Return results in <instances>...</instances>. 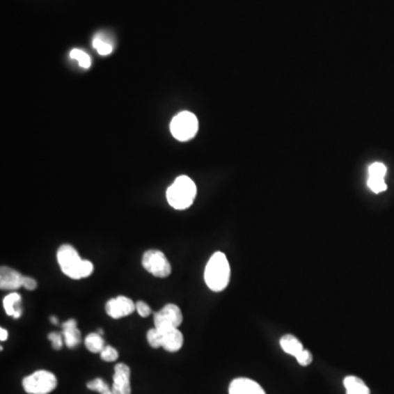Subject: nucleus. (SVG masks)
Wrapping results in <instances>:
<instances>
[{
	"mask_svg": "<svg viewBox=\"0 0 394 394\" xmlns=\"http://www.w3.org/2000/svg\"><path fill=\"white\" fill-rule=\"evenodd\" d=\"M160 331L162 333V342H164L162 347L166 352L175 353V352L181 349L183 342H184V338H183V334H182L179 328L164 329V330Z\"/></svg>",
	"mask_w": 394,
	"mask_h": 394,
	"instance_id": "obj_12",
	"label": "nucleus"
},
{
	"mask_svg": "<svg viewBox=\"0 0 394 394\" xmlns=\"http://www.w3.org/2000/svg\"><path fill=\"white\" fill-rule=\"evenodd\" d=\"M93 45L97 49V53L102 56H107V55H110L112 53V44L108 40H105L102 36H95L93 39Z\"/></svg>",
	"mask_w": 394,
	"mask_h": 394,
	"instance_id": "obj_18",
	"label": "nucleus"
},
{
	"mask_svg": "<svg viewBox=\"0 0 394 394\" xmlns=\"http://www.w3.org/2000/svg\"><path fill=\"white\" fill-rule=\"evenodd\" d=\"M205 283L213 292H223L230 282V265L223 252H216L212 255L205 267Z\"/></svg>",
	"mask_w": 394,
	"mask_h": 394,
	"instance_id": "obj_1",
	"label": "nucleus"
},
{
	"mask_svg": "<svg viewBox=\"0 0 394 394\" xmlns=\"http://www.w3.org/2000/svg\"><path fill=\"white\" fill-rule=\"evenodd\" d=\"M147 340H148L149 345L152 348L162 347V333L159 329L154 328L148 331L147 333Z\"/></svg>",
	"mask_w": 394,
	"mask_h": 394,
	"instance_id": "obj_21",
	"label": "nucleus"
},
{
	"mask_svg": "<svg viewBox=\"0 0 394 394\" xmlns=\"http://www.w3.org/2000/svg\"><path fill=\"white\" fill-rule=\"evenodd\" d=\"M369 177L384 178L386 174V166L381 162L370 164L368 169Z\"/></svg>",
	"mask_w": 394,
	"mask_h": 394,
	"instance_id": "obj_23",
	"label": "nucleus"
},
{
	"mask_svg": "<svg viewBox=\"0 0 394 394\" xmlns=\"http://www.w3.org/2000/svg\"><path fill=\"white\" fill-rule=\"evenodd\" d=\"M62 333L64 336L65 344L68 348H74L81 342V333L78 329L77 321L74 319H70L63 324Z\"/></svg>",
	"mask_w": 394,
	"mask_h": 394,
	"instance_id": "obj_13",
	"label": "nucleus"
},
{
	"mask_svg": "<svg viewBox=\"0 0 394 394\" xmlns=\"http://www.w3.org/2000/svg\"><path fill=\"white\" fill-rule=\"evenodd\" d=\"M22 278L16 269L8 267H1L0 269V288L3 290H17L22 287Z\"/></svg>",
	"mask_w": 394,
	"mask_h": 394,
	"instance_id": "obj_10",
	"label": "nucleus"
},
{
	"mask_svg": "<svg viewBox=\"0 0 394 394\" xmlns=\"http://www.w3.org/2000/svg\"><path fill=\"white\" fill-rule=\"evenodd\" d=\"M112 391L114 394H132L131 369L125 363H118L114 368Z\"/></svg>",
	"mask_w": 394,
	"mask_h": 394,
	"instance_id": "obj_9",
	"label": "nucleus"
},
{
	"mask_svg": "<svg viewBox=\"0 0 394 394\" xmlns=\"http://www.w3.org/2000/svg\"><path fill=\"white\" fill-rule=\"evenodd\" d=\"M367 185L372 192L379 194V193L384 192L386 189V181L384 178L369 177L367 181Z\"/></svg>",
	"mask_w": 394,
	"mask_h": 394,
	"instance_id": "obj_22",
	"label": "nucleus"
},
{
	"mask_svg": "<svg viewBox=\"0 0 394 394\" xmlns=\"http://www.w3.org/2000/svg\"><path fill=\"white\" fill-rule=\"evenodd\" d=\"M296 359H297L298 363L301 365V366H309L310 363H313V354L310 353L307 349H304V351L296 357Z\"/></svg>",
	"mask_w": 394,
	"mask_h": 394,
	"instance_id": "obj_26",
	"label": "nucleus"
},
{
	"mask_svg": "<svg viewBox=\"0 0 394 394\" xmlns=\"http://www.w3.org/2000/svg\"><path fill=\"white\" fill-rule=\"evenodd\" d=\"M57 262L66 276L72 279H81V269L84 260L70 244H63L57 250Z\"/></svg>",
	"mask_w": 394,
	"mask_h": 394,
	"instance_id": "obj_3",
	"label": "nucleus"
},
{
	"mask_svg": "<svg viewBox=\"0 0 394 394\" xmlns=\"http://www.w3.org/2000/svg\"><path fill=\"white\" fill-rule=\"evenodd\" d=\"M170 131L174 139L180 141L192 139L198 131V120L193 113L181 112L172 118Z\"/></svg>",
	"mask_w": 394,
	"mask_h": 394,
	"instance_id": "obj_5",
	"label": "nucleus"
},
{
	"mask_svg": "<svg viewBox=\"0 0 394 394\" xmlns=\"http://www.w3.org/2000/svg\"><path fill=\"white\" fill-rule=\"evenodd\" d=\"M87 388L93 391L99 392L100 394H114L112 388H110L108 384L101 378H95L93 381L88 382Z\"/></svg>",
	"mask_w": 394,
	"mask_h": 394,
	"instance_id": "obj_19",
	"label": "nucleus"
},
{
	"mask_svg": "<svg viewBox=\"0 0 394 394\" xmlns=\"http://www.w3.org/2000/svg\"><path fill=\"white\" fill-rule=\"evenodd\" d=\"M3 309L7 315L13 319H19L22 315V308H21V296L18 292H11L8 296L3 298Z\"/></svg>",
	"mask_w": 394,
	"mask_h": 394,
	"instance_id": "obj_14",
	"label": "nucleus"
},
{
	"mask_svg": "<svg viewBox=\"0 0 394 394\" xmlns=\"http://www.w3.org/2000/svg\"><path fill=\"white\" fill-rule=\"evenodd\" d=\"M229 394H265V391L251 379L237 378L229 386Z\"/></svg>",
	"mask_w": 394,
	"mask_h": 394,
	"instance_id": "obj_11",
	"label": "nucleus"
},
{
	"mask_svg": "<svg viewBox=\"0 0 394 394\" xmlns=\"http://www.w3.org/2000/svg\"><path fill=\"white\" fill-rule=\"evenodd\" d=\"M136 310H137V313L141 317H147L151 313L150 307L145 301L136 302Z\"/></svg>",
	"mask_w": 394,
	"mask_h": 394,
	"instance_id": "obj_27",
	"label": "nucleus"
},
{
	"mask_svg": "<svg viewBox=\"0 0 394 394\" xmlns=\"http://www.w3.org/2000/svg\"><path fill=\"white\" fill-rule=\"evenodd\" d=\"M155 328L159 330L164 329L179 328L183 322V315L177 305L168 304L160 311L155 313Z\"/></svg>",
	"mask_w": 394,
	"mask_h": 394,
	"instance_id": "obj_7",
	"label": "nucleus"
},
{
	"mask_svg": "<svg viewBox=\"0 0 394 394\" xmlns=\"http://www.w3.org/2000/svg\"><path fill=\"white\" fill-rule=\"evenodd\" d=\"M22 287H24L26 290H34L38 287V283L32 277L24 276V278H22Z\"/></svg>",
	"mask_w": 394,
	"mask_h": 394,
	"instance_id": "obj_29",
	"label": "nucleus"
},
{
	"mask_svg": "<svg viewBox=\"0 0 394 394\" xmlns=\"http://www.w3.org/2000/svg\"><path fill=\"white\" fill-rule=\"evenodd\" d=\"M196 193L194 181L187 175H180L166 191V200L174 210H187L194 202Z\"/></svg>",
	"mask_w": 394,
	"mask_h": 394,
	"instance_id": "obj_2",
	"label": "nucleus"
},
{
	"mask_svg": "<svg viewBox=\"0 0 394 394\" xmlns=\"http://www.w3.org/2000/svg\"><path fill=\"white\" fill-rule=\"evenodd\" d=\"M279 344H281V347L285 353L294 356V357H297L305 349L301 342L292 334H286V336H283L279 340Z\"/></svg>",
	"mask_w": 394,
	"mask_h": 394,
	"instance_id": "obj_15",
	"label": "nucleus"
},
{
	"mask_svg": "<svg viewBox=\"0 0 394 394\" xmlns=\"http://www.w3.org/2000/svg\"><path fill=\"white\" fill-rule=\"evenodd\" d=\"M86 347L91 353H101L105 347V342L99 333H90L85 338Z\"/></svg>",
	"mask_w": 394,
	"mask_h": 394,
	"instance_id": "obj_17",
	"label": "nucleus"
},
{
	"mask_svg": "<svg viewBox=\"0 0 394 394\" xmlns=\"http://www.w3.org/2000/svg\"><path fill=\"white\" fill-rule=\"evenodd\" d=\"M47 338L51 340L52 346H53V348L56 349V351H59L65 344L63 333L52 332L51 334H49Z\"/></svg>",
	"mask_w": 394,
	"mask_h": 394,
	"instance_id": "obj_25",
	"label": "nucleus"
},
{
	"mask_svg": "<svg viewBox=\"0 0 394 394\" xmlns=\"http://www.w3.org/2000/svg\"><path fill=\"white\" fill-rule=\"evenodd\" d=\"M135 310V302L131 298L125 297V296L112 298L105 305V311H107L108 315L116 319V320L132 315Z\"/></svg>",
	"mask_w": 394,
	"mask_h": 394,
	"instance_id": "obj_8",
	"label": "nucleus"
},
{
	"mask_svg": "<svg viewBox=\"0 0 394 394\" xmlns=\"http://www.w3.org/2000/svg\"><path fill=\"white\" fill-rule=\"evenodd\" d=\"M70 57L78 61L80 67L85 68V70H88V68L91 66V59H90L89 55H88L86 52L81 51V49H72V51L70 52Z\"/></svg>",
	"mask_w": 394,
	"mask_h": 394,
	"instance_id": "obj_20",
	"label": "nucleus"
},
{
	"mask_svg": "<svg viewBox=\"0 0 394 394\" xmlns=\"http://www.w3.org/2000/svg\"><path fill=\"white\" fill-rule=\"evenodd\" d=\"M143 269L159 278H166L171 274L172 267L164 252L159 250H148L141 260Z\"/></svg>",
	"mask_w": 394,
	"mask_h": 394,
	"instance_id": "obj_6",
	"label": "nucleus"
},
{
	"mask_svg": "<svg viewBox=\"0 0 394 394\" xmlns=\"http://www.w3.org/2000/svg\"><path fill=\"white\" fill-rule=\"evenodd\" d=\"M51 321L54 323V324H57V323H58V319H56L55 317H51Z\"/></svg>",
	"mask_w": 394,
	"mask_h": 394,
	"instance_id": "obj_31",
	"label": "nucleus"
},
{
	"mask_svg": "<svg viewBox=\"0 0 394 394\" xmlns=\"http://www.w3.org/2000/svg\"><path fill=\"white\" fill-rule=\"evenodd\" d=\"M7 338H8V331L3 328L0 329V340H1V342H5Z\"/></svg>",
	"mask_w": 394,
	"mask_h": 394,
	"instance_id": "obj_30",
	"label": "nucleus"
},
{
	"mask_svg": "<svg viewBox=\"0 0 394 394\" xmlns=\"http://www.w3.org/2000/svg\"><path fill=\"white\" fill-rule=\"evenodd\" d=\"M93 269H95V267H93V262L84 260L81 269V278H87V277H89L90 275L93 274Z\"/></svg>",
	"mask_w": 394,
	"mask_h": 394,
	"instance_id": "obj_28",
	"label": "nucleus"
},
{
	"mask_svg": "<svg viewBox=\"0 0 394 394\" xmlns=\"http://www.w3.org/2000/svg\"><path fill=\"white\" fill-rule=\"evenodd\" d=\"M101 359L104 361H116L118 358V352L113 346H105L100 353Z\"/></svg>",
	"mask_w": 394,
	"mask_h": 394,
	"instance_id": "obj_24",
	"label": "nucleus"
},
{
	"mask_svg": "<svg viewBox=\"0 0 394 394\" xmlns=\"http://www.w3.org/2000/svg\"><path fill=\"white\" fill-rule=\"evenodd\" d=\"M346 394H370V390L358 377L348 376L344 379Z\"/></svg>",
	"mask_w": 394,
	"mask_h": 394,
	"instance_id": "obj_16",
	"label": "nucleus"
},
{
	"mask_svg": "<svg viewBox=\"0 0 394 394\" xmlns=\"http://www.w3.org/2000/svg\"><path fill=\"white\" fill-rule=\"evenodd\" d=\"M56 376L47 370H38L26 377L22 381L24 391L29 394H49L56 389Z\"/></svg>",
	"mask_w": 394,
	"mask_h": 394,
	"instance_id": "obj_4",
	"label": "nucleus"
}]
</instances>
